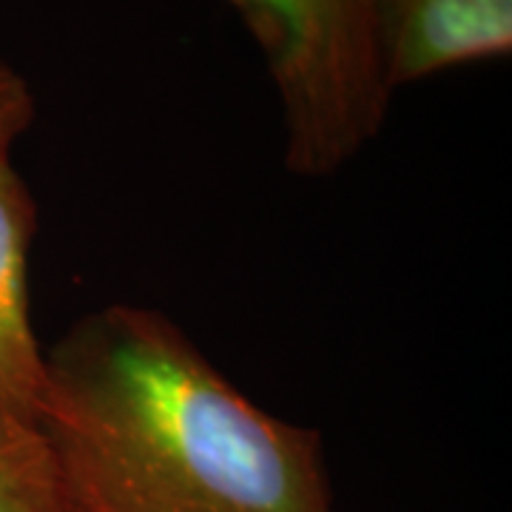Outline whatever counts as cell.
I'll list each match as a JSON object with an SVG mask.
<instances>
[{
	"label": "cell",
	"instance_id": "6da1fadb",
	"mask_svg": "<svg viewBox=\"0 0 512 512\" xmlns=\"http://www.w3.org/2000/svg\"><path fill=\"white\" fill-rule=\"evenodd\" d=\"M74 512H333L322 436L242 396L168 316L109 305L46 353Z\"/></svg>",
	"mask_w": 512,
	"mask_h": 512
},
{
	"label": "cell",
	"instance_id": "7a4b0ae2",
	"mask_svg": "<svg viewBox=\"0 0 512 512\" xmlns=\"http://www.w3.org/2000/svg\"><path fill=\"white\" fill-rule=\"evenodd\" d=\"M268 63L285 114V165L325 177L379 134L384 86L373 0H228Z\"/></svg>",
	"mask_w": 512,
	"mask_h": 512
},
{
	"label": "cell",
	"instance_id": "3957f363",
	"mask_svg": "<svg viewBox=\"0 0 512 512\" xmlns=\"http://www.w3.org/2000/svg\"><path fill=\"white\" fill-rule=\"evenodd\" d=\"M373 26L390 94L512 52V0H373Z\"/></svg>",
	"mask_w": 512,
	"mask_h": 512
},
{
	"label": "cell",
	"instance_id": "277c9868",
	"mask_svg": "<svg viewBox=\"0 0 512 512\" xmlns=\"http://www.w3.org/2000/svg\"><path fill=\"white\" fill-rule=\"evenodd\" d=\"M35 200L15 165L0 160V404L37 421L46 387V353L29 311V248Z\"/></svg>",
	"mask_w": 512,
	"mask_h": 512
},
{
	"label": "cell",
	"instance_id": "5b68a950",
	"mask_svg": "<svg viewBox=\"0 0 512 512\" xmlns=\"http://www.w3.org/2000/svg\"><path fill=\"white\" fill-rule=\"evenodd\" d=\"M0 512H74L40 421L0 404Z\"/></svg>",
	"mask_w": 512,
	"mask_h": 512
},
{
	"label": "cell",
	"instance_id": "8992f818",
	"mask_svg": "<svg viewBox=\"0 0 512 512\" xmlns=\"http://www.w3.org/2000/svg\"><path fill=\"white\" fill-rule=\"evenodd\" d=\"M35 120V97L26 77L0 57V160H9L12 146Z\"/></svg>",
	"mask_w": 512,
	"mask_h": 512
}]
</instances>
